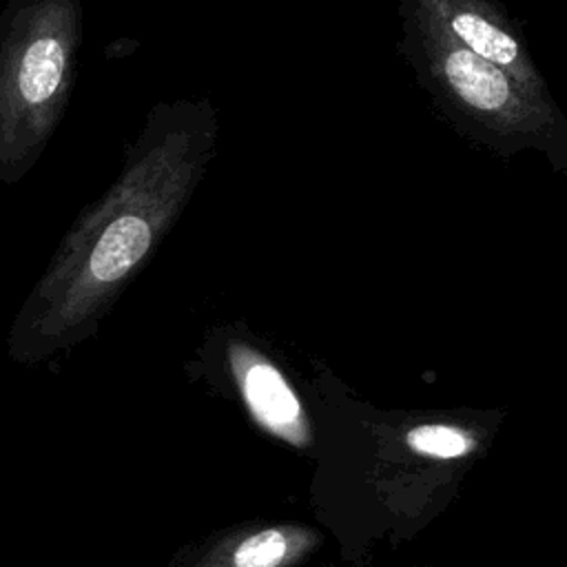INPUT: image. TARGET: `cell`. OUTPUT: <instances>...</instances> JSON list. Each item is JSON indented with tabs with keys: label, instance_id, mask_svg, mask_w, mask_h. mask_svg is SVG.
I'll return each instance as SVG.
<instances>
[{
	"label": "cell",
	"instance_id": "cell-1",
	"mask_svg": "<svg viewBox=\"0 0 567 567\" xmlns=\"http://www.w3.org/2000/svg\"><path fill=\"white\" fill-rule=\"evenodd\" d=\"M210 97L155 102L113 184L62 235L18 308L7 354L33 365L84 339L173 230L217 155Z\"/></svg>",
	"mask_w": 567,
	"mask_h": 567
},
{
	"label": "cell",
	"instance_id": "cell-2",
	"mask_svg": "<svg viewBox=\"0 0 567 567\" xmlns=\"http://www.w3.org/2000/svg\"><path fill=\"white\" fill-rule=\"evenodd\" d=\"M399 53L441 115L496 155L538 153L567 173V115L554 97H538L498 66L452 40L410 0L399 2Z\"/></svg>",
	"mask_w": 567,
	"mask_h": 567
},
{
	"label": "cell",
	"instance_id": "cell-3",
	"mask_svg": "<svg viewBox=\"0 0 567 567\" xmlns=\"http://www.w3.org/2000/svg\"><path fill=\"white\" fill-rule=\"evenodd\" d=\"M80 0H7L0 13V182L16 186L55 135L78 75Z\"/></svg>",
	"mask_w": 567,
	"mask_h": 567
},
{
	"label": "cell",
	"instance_id": "cell-4",
	"mask_svg": "<svg viewBox=\"0 0 567 567\" xmlns=\"http://www.w3.org/2000/svg\"><path fill=\"white\" fill-rule=\"evenodd\" d=\"M452 40L498 66L538 97H554L523 35L501 0H410Z\"/></svg>",
	"mask_w": 567,
	"mask_h": 567
},
{
	"label": "cell",
	"instance_id": "cell-5",
	"mask_svg": "<svg viewBox=\"0 0 567 567\" xmlns=\"http://www.w3.org/2000/svg\"><path fill=\"white\" fill-rule=\"evenodd\" d=\"M226 363L252 419L270 434L303 447L310 443V423L286 374L250 339L230 334L224 346Z\"/></svg>",
	"mask_w": 567,
	"mask_h": 567
},
{
	"label": "cell",
	"instance_id": "cell-6",
	"mask_svg": "<svg viewBox=\"0 0 567 567\" xmlns=\"http://www.w3.org/2000/svg\"><path fill=\"white\" fill-rule=\"evenodd\" d=\"M405 443L412 452L421 456H432V458H458L470 454L476 445L470 432H465L463 427L445 425V423L416 425L408 432Z\"/></svg>",
	"mask_w": 567,
	"mask_h": 567
},
{
	"label": "cell",
	"instance_id": "cell-7",
	"mask_svg": "<svg viewBox=\"0 0 567 567\" xmlns=\"http://www.w3.org/2000/svg\"><path fill=\"white\" fill-rule=\"evenodd\" d=\"M290 551L292 540L286 529H261L237 545L233 554V567H281Z\"/></svg>",
	"mask_w": 567,
	"mask_h": 567
}]
</instances>
